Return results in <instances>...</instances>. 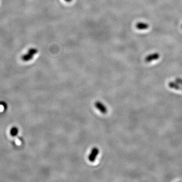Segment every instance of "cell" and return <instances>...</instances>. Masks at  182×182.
Wrapping results in <instances>:
<instances>
[{
  "label": "cell",
  "mask_w": 182,
  "mask_h": 182,
  "mask_svg": "<svg viewBox=\"0 0 182 182\" xmlns=\"http://www.w3.org/2000/svg\"><path fill=\"white\" fill-rule=\"evenodd\" d=\"M37 49L31 48L26 54L22 56V60L25 62L29 61L33 58V56L37 54Z\"/></svg>",
  "instance_id": "6da1fadb"
},
{
  "label": "cell",
  "mask_w": 182,
  "mask_h": 182,
  "mask_svg": "<svg viewBox=\"0 0 182 182\" xmlns=\"http://www.w3.org/2000/svg\"><path fill=\"white\" fill-rule=\"evenodd\" d=\"M66 2H70L72 1V0H64Z\"/></svg>",
  "instance_id": "9c48e42d"
},
{
  "label": "cell",
  "mask_w": 182,
  "mask_h": 182,
  "mask_svg": "<svg viewBox=\"0 0 182 182\" xmlns=\"http://www.w3.org/2000/svg\"><path fill=\"white\" fill-rule=\"evenodd\" d=\"M169 86L170 88L175 89V90H182V87H180L177 84L171 82L169 83Z\"/></svg>",
  "instance_id": "52a82bcc"
},
{
  "label": "cell",
  "mask_w": 182,
  "mask_h": 182,
  "mask_svg": "<svg viewBox=\"0 0 182 182\" xmlns=\"http://www.w3.org/2000/svg\"><path fill=\"white\" fill-rule=\"evenodd\" d=\"M99 153V150L98 148L94 147L92 149L90 154L88 156V159L90 162H94L96 159L97 156Z\"/></svg>",
  "instance_id": "7a4b0ae2"
},
{
  "label": "cell",
  "mask_w": 182,
  "mask_h": 182,
  "mask_svg": "<svg viewBox=\"0 0 182 182\" xmlns=\"http://www.w3.org/2000/svg\"><path fill=\"white\" fill-rule=\"evenodd\" d=\"M18 133H19V129L17 127L14 126L11 127L10 131V134L12 137H15L16 136H17Z\"/></svg>",
  "instance_id": "8992f818"
},
{
  "label": "cell",
  "mask_w": 182,
  "mask_h": 182,
  "mask_svg": "<svg viewBox=\"0 0 182 182\" xmlns=\"http://www.w3.org/2000/svg\"><path fill=\"white\" fill-rule=\"evenodd\" d=\"M177 81L179 82V83H182V79H177Z\"/></svg>",
  "instance_id": "ba28073f"
},
{
  "label": "cell",
  "mask_w": 182,
  "mask_h": 182,
  "mask_svg": "<svg viewBox=\"0 0 182 182\" xmlns=\"http://www.w3.org/2000/svg\"><path fill=\"white\" fill-rule=\"evenodd\" d=\"M136 27L137 29L139 30H145L148 29L149 25L146 23L140 22L136 24Z\"/></svg>",
  "instance_id": "5b68a950"
},
{
  "label": "cell",
  "mask_w": 182,
  "mask_h": 182,
  "mask_svg": "<svg viewBox=\"0 0 182 182\" xmlns=\"http://www.w3.org/2000/svg\"></svg>",
  "instance_id": "30bf717a"
},
{
  "label": "cell",
  "mask_w": 182,
  "mask_h": 182,
  "mask_svg": "<svg viewBox=\"0 0 182 182\" xmlns=\"http://www.w3.org/2000/svg\"><path fill=\"white\" fill-rule=\"evenodd\" d=\"M159 57H160V55L158 53H153L151 54L148 55L147 57L145 58V61L147 63L153 61L154 60L158 59L159 58Z\"/></svg>",
  "instance_id": "277c9868"
},
{
  "label": "cell",
  "mask_w": 182,
  "mask_h": 182,
  "mask_svg": "<svg viewBox=\"0 0 182 182\" xmlns=\"http://www.w3.org/2000/svg\"><path fill=\"white\" fill-rule=\"evenodd\" d=\"M95 106L96 108L97 109L100 111L103 114H106L107 112V108L104 105V104L100 102V101H97L95 103Z\"/></svg>",
  "instance_id": "3957f363"
}]
</instances>
